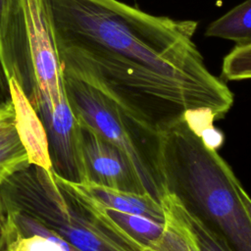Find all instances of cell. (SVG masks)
I'll use <instances>...</instances> for the list:
<instances>
[{
    "label": "cell",
    "instance_id": "obj_10",
    "mask_svg": "<svg viewBox=\"0 0 251 251\" xmlns=\"http://www.w3.org/2000/svg\"><path fill=\"white\" fill-rule=\"evenodd\" d=\"M161 204L165 223L177 230L196 251H230L215 233L187 211L174 194L167 192L161 199Z\"/></svg>",
    "mask_w": 251,
    "mask_h": 251
},
{
    "label": "cell",
    "instance_id": "obj_11",
    "mask_svg": "<svg viewBox=\"0 0 251 251\" xmlns=\"http://www.w3.org/2000/svg\"><path fill=\"white\" fill-rule=\"evenodd\" d=\"M78 186L101 206L116 211L135 214L165 223L161 202L148 193L124 191L91 183H77Z\"/></svg>",
    "mask_w": 251,
    "mask_h": 251
},
{
    "label": "cell",
    "instance_id": "obj_5",
    "mask_svg": "<svg viewBox=\"0 0 251 251\" xmlns=\"http://www.w3.org/2000/svg\"><path fill=\"white\" fill-rule=\"evenodd\" d=\"M64 85L77 123L125 152L144 191L161 202L167 193L161 169V134L147 128L92 83L64 72Z\"/></svg>",
    "mask_w": 251,
    "mask_h": 251
},
{
    "label": "cell",
    "instance_id": "obj_8",
    "mask_svg": "<svg viewBox=\"0 0 251 251\" xmlns=\"http://www.w3.org/2000/svg\"><path fill=\"white\" fill-rule=\"evenodd\" d=\"M0 251H78L37 218L0 199Z\"/></svg>",
    "mask_w": 251,
    "mask_h": 251
},
{
    "label": "cell",
    "instance_id": "obj_13",
    "mask_svg": "<svg viewBox=\"0 0 251 251\" xmlns=\"http://www.w3.org/2000/svg\"><path fill=\"white\" fill-rule=\"evenodd\" d=\"M205 35L233 41L235 46L251 45V0H245L212 22Z\"/></svg>",
    "mask_w": 251,
    "mask_h": 251
},
{
    "label": "cell",
    "instance_id": "obj_2",
    "mask_svg": "<svg viewBox=\"0 0 251 251\" xmlns=\"http://www.w3.org/2000/svg\"><path fill=\"white\" fill-rule=\"evenodd\" d=\"M161 169L166 192L230 251H251V222L237 194L238 178L184 121L161 133Z\"/></svg>",
    "mask_w": 251,
    "mask_h": 251
},
{
    "label": "cell",
    "instance_id": "obj_1",
    "mask_svg": "<svg viewBox=\"0 0 251 251\" xmlns=\"http://www.w3.org/2000/svg\"><path fill=\"white\" fill-rule=\"evenodd\" d=\"M63 70L92 83L161 134L193 110L222 119L233 93L193 37L198 22L155 16L119 0H47Z\"/></svg>",
    "mask_w": 251,
    "mask_h": 251
},
{
    "label": "cell",
    "instance_id": "obj_9",
    "mask_svg": "<svg viewBox=\"0 0 251 251\" xmlns=\"http://www.w3.org/2000/svg\"><path fill=\"white\" fill-rule=\"evenodd\" d=\"M11 100L19 136L27 152L29 163L52 170L44 125L18 83L9 79Z\"/></svg>",
    "mask_w": 251,
    "mask_h": 251
},
{
    "label": "cell",
    "instance_id": "obj_12",
    "mask_svg": "<svg viewBox=\"0 0 251 251\" xmlns=\"http://www.w3.org/2000/svg\"><path fill=\"white\" fill-rule=\"evenodd\" d=\"M29 164L27 152L17 130L11 100L0 109V185Z\"/></svg>",
    "mask_w": 251,
    "mask_h": 251
},
{
    "label": "cell",
    "instance_id": "obj_6",
    "mask_svg": "<svg viewBox=\"0 0 251 251\" xmlns=\"http://www.w3.org/2000/svg\"><path fill=\"white\" fill-rule=\"evenodd\" d=\"M80 146L85 183L146 193L130 160L119 147L83 126H80Z\"/></svg>",
    "mask_w": 251,
    "mask_h": 251
},
{
    "label": "cell",
    "instance_id": "obj_19",
    "mask_svg": "<svg viewBox=\"0 0 251 251\" xmlns=\"http://www.w3.org/2000/svg\"><path fill=\"white\" fill-rule=\"evenodd\" d=\"M236 190H237V194L238 197L246 211V214L251 222V197L248 195V193L245 191V189L242 187L241 183L239 182V180L236 183Z\"/></svg>",
    "mask_w": 251,
    "mask_h": 251
},
{
    "label": "cell",
    "instance_id": "obj_3",
    "mask_svg": "<svg viewBox=\"0 0 251 251\" xmlns=\"http://www.w3.org/2000/svg\"><path fill=\"white\" fill-rule=\"evenodd\" d=\"M0 199L37 218L78 251H143L77 183L29 164L0 185Z\"/></svg>",
    "mask_w": 251,
    "mask_h": 251
},
{
    "label": "cell",
    "instance_id": "obj_16",
    "mask_svg": "<svg viewBox=\"0 0 251 251\" xmlns=\"http://www.w3.org/2000/svg\"><path fill=\"white\" fill-rule=\"evenodd\" d=\"M199 137L206 147L213 150H218L222 146L225 139L223 132L217 129L214 126L204 129Z\"/></svg>",
    "mask_w": 251,
    "mask_h": 251
},
{
    "label": "cell",
    "instance_id": "obj_4",
    "mask_svg": "<svg viewBox=\"0 0 251 251\" xmlns=\"http://www.w3.org/2000/svg\"><path fill=\"white\" fill-rule=\"evenodd\" d=\"M0 62L38 116L67 101L64 70L47 0H14L0 46Z\"/></svg>",
    "mask_w": 251,
    "mask_h": 251
},
{
    "label": "cell",
    "instance_id": "obj_17",
    "mask_svg": "<svg viewBox=\"0 0 251 251\" xmlns=\"http://www.w3.org/2000/svg\"><path fill=\"white\" fill-rule=\"evenodd\" d=\"M11 102V93L9 80L4 73L0 62V109Z\"/></svg>",
    "mask_w": 251,
    "mask_h": 251
},
{
    "label": "cell",
    "instance_id": "obj_18",
    "mask_svg": "<svg viewBox=\"0 0 251 251\" xmlns=\"http://www.w3.org/2000/svg\"><path fill=\"white\" fill-rule=\"evenodd\" d=\"M13 1L14 0H0V46Z\"/></svg>",
    "mask_w": 251,
    "mask_h": 251
},
{
    "label": "cell",
    "instance_id": "obj_14",
    "mask_svg": "<svg viewBox=\"0 0 251 251\" xmlns=\"http://www.w3.org/2000/svg\"><path fill=\"white\" fill-rule=\"evenodd\" d=\"M98 203V202H97ZM105 214L130 237L142 246L148 247L155 243L163 234L165 223L144 216L124 213L101 206Z\"/></svg>",
    "mask_w": 251,
    "mask_h": 251
},
{
    "label": "cell",
    "instance_id": "obj_7",
    "mask_svg": "<svg viewBox=\"0 0 251 251\" xmlns=\"http://www.w3.org/2000/svg\"><path fill=\"white\" fill-rule=\"evenodd\" d=\"M48 139L52 171L75 183H85L80 146V126L67 101L39 116Z\"/></svg>",
    "mask_w": 251,
    "mask_h": 251
},
{
    "label": "cell",
    "instance_id": "obj_15",
    "mask_svg": "<svg viewBox=\"0 0 251 251\" xmlns=\"http://www.w3.org/2000/svg\"><path fill=\"white\" fill-rule=\"evenodd\" d=\"M222 75L226 80L251 79V45L234 46L223 60Z\"/></svg>",
    "mask_w": 251,
    "mask_h": 251
}]
</instances>
